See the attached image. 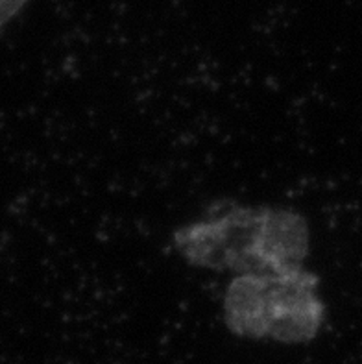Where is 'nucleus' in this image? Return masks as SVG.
Returning a JSON list of instances; mask_svg holds the SVG:
<instances>
[{"instance_id":"f257e3e1","label":"nucleus","mask_w":362,"mask_h":364,"mask_svg":"<svg viewBox=\"0 0 362 364\" xmlns=\"http://www.w3.org/2000/svg\"><path fill=\"white\" fill-rule=\"evenodd\" d=\"M174 248L193 267L239 276L303 267L311 233L292 209L228 205L176 230Z\"/></svg>"},{"instance_id":"f03ea898","label":"nucleus","mask_w":362,"mask_h":364,"mask_svg":"<svg viewBox=\"0 0 362 364\" xmlns=\"http://www.w3.org/2000/svg\"><path fill=\"white\" fill-rule=\"evenodd\" d=\"M320 279L303 267L239 274L225 289V328L252 341L307 344L326 322Z\"/></svg>"},{"instance_id":"7ed1b4c3","label":"nucleus","mask_w":362,"mask_h":364,"mask_svg":"<svg viewBox=\"0 0 362 364\" xmlns=\"http://www.w3.org/2000/svg\"><path fill=\"white\" fill-rule=\"evenodd\" d=\"M26 4L28 0H0V28H4L9 21H14Z\"/></svg>"}]
</instances>
